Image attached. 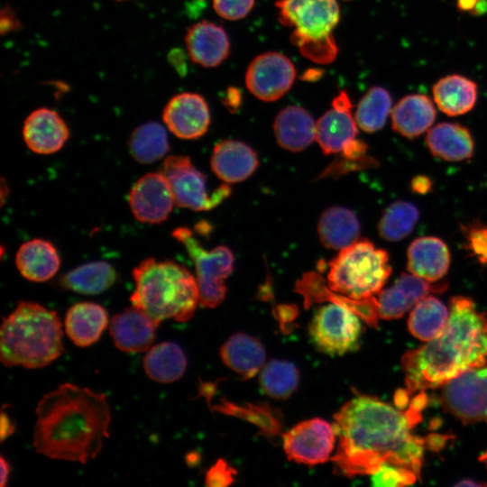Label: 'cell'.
Wrapping results in <instances>:
<instances>
[{"instance_id": "6da1fadb", "label": "cell", "mask_w": 487, "mask_h": 487, "mask_svg": "<svg viewBox=\"0 0 487 487\" xmlns=\"http://www.w3.org/2000/svg\"><path fill=\"white\" fill-rule=\"evenodd\" d=\"M421 391L405 411L372 396L358 395L334 416L338 444L332 461L345 476L371 475L383 464L414 472L420 478L427 439L413 434L426 404Z\"/></svg>"}, {"instance_id": "7a4b0ae2", "label": "cell", "mask_w": 487, "mask_h": 487, "mask_svg": "<svg viewBox=\"0 0 487 487\" xmlns=\"http://www.w3.org/2000/svg\"><path fill=\"white\" fill-rule=\"evenodd\" d=\"M32 446L51 459L86 464L109 437L110 408L106 395L63 383L37 403Z\"/></svg>"}, {"instance_id": "3957f363", "label": "cell", "mask_w": 487, "mask_h": 487, "mask_svg": "<svg viewBox=\"0 0 487 487\" xmlns=\"http://www.w3.org/2000/svg\"><path fill=\"white\" fill-rule=\"evenodd\" d=\"M406 392L440 388L464 372L487 364V316L464 296L451 299L442 333L402 357Z\"/></svg>"}, {"instance_id": "277c9868", "label": "cell", "mask_w": 487, "mask_h": 487, "mask_svg": "<svg viewBox=\"0 0 487 487\" xmlns=\"http://www.w3.org/2000/svg\"><path fill=\"white\" fill-rule=\"evenodd\" d=\"M62 335L55 311L35 302L20 301L1 326V363L7 367L42 368L61 355Z\"/></svg>"}, {"instance_id": "5b68a950", "label": "cell", "mask_w": 487, "mask_h": 487, "mask_svg": "<svg viewBox=\"0 0 487 487\" xmlns=\"http://www.w3.org/2000/svg\"><path fill=\"white\" fill-rule=\"evenodd\" d=\"M134 290L130 297L159 326L165 319L188 321L199 304L197 279L172 261L148 258L133 271Z\"/></svg>"}, {"instance_id": "8992f818", "label": "cell", "mask_w": 487, "mask_h": 487, "mask_svg": "<svg viewBox=\"0 0 487 487\" xmlns=\"http://www.w3.org/2000/svg\"><path fill=\"white\" fill-rule=\"evenodd\" d=\"M391 274L387 252L368 240H357L329 262L327 282L336 293L366 299L381 290Z\"/></svg>"}, {"instance_id": "52a82bcc", "label": "cell", "mask_w": 487, "mask_h": 487, "mask_svg": "<svg viewBox=\"0 0 487 487\" xmlns=\"http://www.w3.org/2000/svg\"><path fill=\"white\" fill-rule=\"evenodd\" d=\"M279 19L294 27L291 42L300 51L335 45L333 31L340 19L336 0H278Z\"/></svg>"}, {"instance_id": "ba28073f", "label": "cell", "mask_w": 487, "mask_h": 487, "mask_svg": "<svg viewBox=\"0 0 487 487\" xmlns=\"http://www.w3.org/2000/svg\"><path fill=\"white\" fill-rule=\"evenodd\" d=\"M172 235L184 245L194 262L199 289V305L207 308L217 307L225 299V280L234 269V257L232 251L225 245L210 251L205 250L186 227L175 229Z\"/></svg>"}, {"instance_id": "9c48e42d", "label": "cell", "mask_w": 487, "mask_h": 487, "mask_svg": "<svg viewBox=\"0 0 487 487\" xmlns=\"http://www.w3.org/2000/svg\"><path fill=\"white\" fill-rule=\"evenodd\" d=\"M362 330V323L355 312L333 302L316 309L308 326L310 340L315 347L332 356L355 350Z\"/></svg>"}, {"instance_id": "30bf717a", "label": "cell", "mask_w": 487, "mask_h": 487, "mask_svg": "<svg viewBox=\"0 0 487 487\" xmlns=\"http://www.w3.org/2000/svg\"><path fill=\"white\" fill-rule=\"evenodd\" d=\"M161 172L171 188L175 205L196 211L209 210L230 195L227 185L220 186L208 196L205 175L183 155H172L165 159Z\"/></svg>"}, {"instance_id": "8fae6325", "label": "cell", "mask_w": 487, "mask_h": 487, "mask_svg": "<svg viewBox=\"0 0 487 487\" xmlns=\"http://www.w3.org/2000/svg\"><path fill=\"white\" fill-rule=\"evenodd\" d=\"M440 388L443 408L464 424L487 420V364L469 369Z\"/></svg>"}, {"instance_id": "7c38bea8", "label": "cell", "mask_w": 487, "mask_h": 487, "mask_svg": "<svg viewBox=\"0 0 487 487\" xmlns=\"http://www.w3.org/2000/svg\"><path fill=\"white\" fill-rule=\"evenodd\" d=\"M335 437L333 424L314 418L298 423L284 433L283 449L289 460L301 464L316 465L331 458Z\"/></svg>"}, {"instance_id": "4fadbf2b", "label": "cell", "mask_w": 487, "mask_h": 487, "mask_svg": "<svg viewBox=\"0 0 487 487\" xmlns=\"http://www.w3.org/2000/svg\"><path fill=\"white\" fill-rule=\"evenodd\" d=\"M296 69L291 60L279 52H265L248 66L245 83L257 98L271 102L287 93L294 83Z\"/></svg>"}, {"instance_id": "5bb4252c", "label": "cell", "mask_w": 487, "mask_h": 487, "mask_svg": "<svg viewBox=\"0 0 487 487\" xmlns=\"http://www.w3.org/2000/svg\"><path fill=\"white\" fill-rule=\"evenodd\" d=\"M128 202L134 217L147 224L165 221L175 205L170 184L161 171L141 177L132 188Z\"/></svg>"}, {"instance_id": "9a60e30c", "label": "cell", "mask_w": 487, "mask_h": 487, "mask_svg": "<svg viewBox=\"0 0 487 487\" xmlns=\"http://www.w3.org/2000/svg\"><path fill=\"white\" fill-rule=\"evenodd\" d=\"M162 120L177 137L193 140L207 133L210 124V113L207 103L201 95L182 92L168 101L162 112Z\"/></svg>"}, {"instance_id": "2e32d148", "label": "cell", "mask_w": 487, "mask_h": 487, "mask_svg": "<svg viewBox=\"0 0 487 487\" xmlns=\"http://www.w3.org/2000/svg\"><path fill=\"white\" fill-rule=\"evenodd\" d=\"M434 283L410 272L401 273L391 287L379 292V317L385 320L400 318L429 293L442 292L446 289L445 283Z\"/></svg>"}, {"instance_id": "e0dca14e", "label": "cell", "mask_w": 487, "mask_h": 487, "mask_svg": "<svg viewBox=\"0 0 487 487\" xmlns=\"http://www.w3.org/2000/svg\"><path fill=\"white\" fill-rule=\"evenodd\" d=\"M352 103L346 91L332 101V108L317 122L316 139L325 154L338 153L357 135V124L352 115Z\"/></svg>"}, {"instance_id": "ac0fdd59", "label": "cell", "mask_w": 487, "mask_h": 487, "mask_svg": "<svg viewBox=\"0 0 487 487\" xmlns=\"http://www.w3.org/2000/svg\"><path fill=\"white\" fill-rule=\"evenodd\" d=\"M23 137L26 146L38 154L59 152L69 137V129L55 110L41 107L24 120Z\"/></svg>"}, {"instance_id": "d6986e66", "label": "cell", "mask_w": 487, "mask_h": 487, "mask_svg": "<svg viewBox=\"0 0 487 487\" xmlns=\"http://www.w3.org/2000/svg\"><path fill=\"white\" fill-rule=\"evenodd\" d=\"M158 326L147 314L132 306L112 317L109 332L117 349L136 354L151 348Z\"/></svg>"}, {"instance_id": "ffe728a7", "label": "cell", "mask_w": 487, "mask_h": 487, "mask_svg": "<svg viewBox=\"0 0 487 487\" xmlns=\"http://www.w3.org/2000/svg\"><path fill=\"white\" fill-rule=\"evenodd\" d=\"M185 43L190 60L205 68L218 66L230 51L229 39L224 28L208 21L191 25L186 32Z\"/></svg>"}, {"instance_id": "44dd1931", "label": "cell", "mask_w": 487, "mask_h": 487, "mask_svg": "<svg viewBox=\"0 0 487 487\" xmlns=\"http://www.w3.org/2000/svg\"><path fill=\"white\" fill-rule=\"evenodd\" d=\"M295 291L303 297L306 308L314 303L329 301L351 308L371 326L377 323L379 316L375 298L353 299L336 293L326 285L323 277L316 271L305 272L302 278L296 281Z\"/></svg>"}, {"instance_id": "7402d4cb", "label": "cell", "mask_w": 487, "mask_h": 487, "mask_svg": "<svg viewBox=\"0 0 487 487\" xmlns=\"http://www.w3.org/2000/svg\"><path fill=\"white\" fill-rule=\"evenodd\" d=\"M451 254L446 243L438 237L416 238L407 251V268L413 275L436 282L448 271Z\"/></svg>"}, {"instance_id": "603a6c76", "label": "cell", "mask_w": 487, "mask_h": 487, "mask_svg": "<svg viewBox=\"0 0 487 487\" xmlns=\"http://www.w3.org/2000/svg\"><path fill=\"white\" fill-rule=\"evenodd\" d=\"M256 152L246 143L225 140L216 145L210 160L213 172L226 183L240 182L257 169Z\"/></svg>"}, {"instance_id": "cb8c5ba5", "label": "cell", "mask_w": 487, "mask_h": 487, "mask_svg": "<svg viewBox=\"0 0 487 487\" xmlns=\"http://www.w3.org/2000/svg\"><path fill=\"white\" fill-rule=\"evenodd\" d=\"M273 130L278 144L291 152L308 148L317 136L314 118L298 106L283 108L275 118Z\"/></svg>"}, {"instance_id": "d4e9b609", "label": "cell", "mask_w": 487, "mask_h": 487, "mask_svg": "<svg viewBox=\"0 0 487 487\" xmlns=\"http://www.w3.org/2000/svg\"><path fill=\"white\" fill-rule=\"evenodd\" d=\"M106 310L94 302H78L66 314L64 326L69 338L79 347L95 344L108 325Z\"/></svg>"}, {"instance_id": "484cf974", "label": "cell", "mask_w": 487, "mask_h": 487, "mask_svg": "<svg viewBox=\"0 0 487 487\" xmlns=\"http://www.w3.org/2000/svg\"><path fill=\"white\" fill-rule=\"evenodd\" d=\"M436 115L429 97L422 94L409 95L391 110L392 129L404 137L416 138L430 129Z\"/></svg>"}, {"instance_id": "4316f807", "label": "cell", "mask_w": 487, "mask_h": 487, "mask_svg": "<svg viewBox=\"0 0 487 487\" xmlns=\"http://www.w3.org/2000/svg\"><path fill=\"white\" fill-rule=\"evenodd\" d=\"M15 265L26 280L42 282L56 274L60 266V258L51 242L35 238L19 247Z\"/></svg>"}, {"instance_id": "83f0119b", "label": "cell", "mask_w": 487, "mask_h": 487, "mask_svg": "<svg viewBox=\"0 0 487 487\" xmlns=\"http://www.w3.org/2000/svg\"><path fill=\"white\" fill-rule=\"evenodd\" d=\"M220 356L229 369L248 380L262 369L266 353L258 339L244 333H236L222 345Z\"/></svg>"}, {"instance_id": "f1b7e54d", "label": "cell", "mask_w": 487, "mask_h": 487, "mask_svg": "<svg viewBox=\"0 0 487 487\" xmlns=\"http://www.w3.org/2000/svg\"><path fill=\"white\" fill-rule=\"evenodd\" d=\"M426 143L434 156L447 161L467 160L474 150L470 131L456 123H441L430 128Z\"/></svg>"}, {"instance_id": "f546056e", "label": "cell", "mask_w": 487, "mask_h": 487, "mask_svg": "<svg viewBox=\"0 0 487 487\" xmlns=\"http://www.w3.org/2000/svg\"><path fill=\"white\" fill-rule=\"evenodd\" d=\"M317 234L325 247L342 250L358 240L360 223L352 210L343 207H332L320 216Z\"/></svg>"}, {"instance_id": "4dcf8cb0", "label": "cell", "mask_w": 487, "mask_h": 487, "mask_svg": "<svg viewBox=\"0 0 487 487\" xmlns=\"http://www.w3.org/2000/svg\"><path fill=\"white\" fill-rule=\"evenodd\" d=\"M433 96L438 108L449 116L464 115L475 105L477 86L460 75L440 78L433 87Z\"/></svg>"}, {"instance_id": "1f68e13d", "label": "cell", "mask_w": 487, "mask_h": 487, "mask_svg": "<svg viewBox=\"0 0 487 487\" xmlns=\"http://www.w3.org/2000/svg\"><path fill=\"white\" fill-rule=\"evenodd\" d=\"M187 368V357L176 343L162 342L151 347L143 358L147 376L160 383H170L180 379Z\"/></svg>"}, {"instance_id": "d6a6232c", "label": "cell", "mask_w": 487, "mask_h": 487, "mask_svg": "<svg viewBox=\"0 0 487 487\" xmlns=\"http://www.w3.org/2000/svg\"><path fill=\"white\" fill-rule=\"evenodd\" d=\"M116 278V271L109 262L96 261L78 266L63 274L60 284L77 293L97 295L107 290Z\"/></svg>"}, {"instance_id": "836d02e7", "label": "cell", "mask_w": 487, "mask_h": 487, "mask_svg": "<svg viewBox=\"0 0 487 487\" xmlns=\"http://www.w3.org/2000/svg\"><path fill=\"white\" fill-rule=\"evenodd\" d=\"M448 318L447 307L437 298L427 295L412 308L408 327L413 336L428 342L442 333Z\"/></svg>"}, {"instance_id": "e575fe53", "label": "cell", "mask_w": 487, "mask_h": 487, "mask_svg": "<svg viewBox=\"0 0 487 487\" xmlns=\"http://www.w3.org/2000/svg\"><path fill=\"white\" fill-rule=\"evenodd\" d=\"M131 155L143 164L161 159L169 151L165 128L156 122H148L136 127L128 142Z\"/></svg>"}, {"instance_id": "d590c367", "label": "cell", "mask_w": 487, "mask_h": 487, "mask_svg": "<svg viewBox=\"0 0 487 487\" xmlns=\"http://www.w3.org/2000/svg\"><path fill=\"white\" fill-rule=\"evenodd\" d=\"M299 382L298 368L285 360H271L262 369L260 384L266 395L275 400H287Z\"/></svg>"}, {"instance_id": "8d00e7d4", "label": "cell", "mask_w": 487, "mask_h": 487, "mask_svg": "<svg viewBox=\"0 0 487 487\" xmlns=\"http://www.w3.org/2000/svg\"><path fill=\"white\" fill-rule=\"evenodd\" d=\"M419 215L418 208L410 202H393L384 211L378 224L380 236L390 242L406 238L413 231Z\"/></svg>"}, {"instance_id": "74e56055", "label": "cell", "mask_w": 487, "mask_h": 487, "mask_svg": "<svg viewBox=\"0 0 487 487\" xmlns=\"http://www.w3.org/2000/svg\"><path fill=\"white\" fill-rule=\"evenodd\" d=\"M391 107L390 93L381 87H372L360 100L354 119L363 131L374 133L384 126Z\"/></svg>"}, {"instance_id": "f35d334b", "label": "cell", "mask_w": 487, "mask_h": 487, "mask_svg": "<svg viewBox=\"0 0 487 487\" xmlns=\"http://www.w3.org/2000/svg\"><path fill=\"white\" fill-rule=\"evenodd\" d=\"M418 478V476L414 472L391 464H383L371 474L373 486H405L415 482Z\"/></svg>"}, {"instance_id": "ab89813d", "label": "cell", "mask_w": 487, "mask_h": 487, "mask_svg": "<svg viewBox=\"0 0 487 487\" xmlns=\"http://www.w3.org/2000/svg\"><path fill=\"white\" fill-rule=\"evenodd\" d=\"M465 239L464 247L471 256L487 265V225L479 222L470 223L462 227Z\"/></svg>"}, {"instance_id": "60d3db41", "label": "cell", "mask_w": 487, "mask_h": 487, "mask_svg": "<svg viewBox=\"0 0 487 487\" xmlns=\"http://www.w3.org/2000/svg\"><path fill=\"white\" fill-rule=\"evenodd\" d=\"M254 5V0H213L216 13L226 20L245 17Z\"/></svg>"}, {"instance_id": "b9f144b4", "label": "cell", "mask_w": 487, "mask_h": 487, "mask_svg": "<svg viewBox=\"0 0 487 487\" xmlns=\"http://www.w3.org/2000/svg\"><path fill=\"white\" fill-rule=\"evenodd\" d=\"M235 471L225 461L218 460L207 472L206 484L207 486H227L234 481Z\"/></svg>"}, {"instance_id": "7bdbcfd3", "label": "cell", "mask_w": 487, "mask_h": 487, "mask_svg": "<svg viewBox=\"0 0 487 487\" xmlns=\"http://www.w3.org/2000/svg\"><path fill=\"white\" fill-rule=\"evenodd\" d=\"M22 28V22L16 15V12L8 5L1 10L0 32L1 34L19 31Z\"/></svg>"}, {"instance_id": "ee69618b", "label": "cell", "mask_w": 487, "mask_h": 487, "mask_svg": "<svg viewBox=\"0 0 487 487\" xmlns=\"http://www.w3.org/2000/svg\"><path fill=\"white\" fill-rule=\"evenodd\" d=\"M223 97V104L231 112H235L242 104V92L235 87H229Z\"/></svg>"}, {"instance_id": "f6af8a7d", "label": "cell", "mask_w": 487, "mask_h": 487, "mask_svg": "<svg viewBox=\"0 0 487 487\" xmlns=\"http://www.w3.org/2000/svg\"><path fill=\"white\" fill-rule=\"evenodd\" d=\"M168 60L180 75H185L187 72L186 56L181 50H171L168 54Z\"/></svg>"}, {"instance_id": "bcb514c9", "label": "cell", "mask_w": 487, "mask_h": 487, "mask_svg": "<svg viewBox=\"0 0 487 487\" xmlns=\"http://www.w3.org/2000/svg\"><path fill=\"white\" fill-rule=\"evenodd\" d=\"M432 188L431 180L426 176H416L411 180V189L418 194H426Z\"/></svg>"}, {"instance_id": "7dc6e473", "label": "cell", "mask_w": 487, "mask_h": 487, "mask_svg": "<svg viewBox=\"0 0 487 487\" xmlns=\"http://www.w3.org/2000/svg\"><path fill=\"white\" fill-rule=\"evenodd\" d=\"M1 422V439L4 440L14 432V427L4 411L2 412Z\"/></svg>"}, {"instance_id": "c3c4849f", "label": "cell", "mask_w": 487, "mask_h": 487, "mask_svg": "<svg viewBox=\"0 0 487 487\" xmlns=\"http://www.w3.org/2000/svg\"><path fill=\"white\" fill-rule=\"evenodd\" d=\"M1 487H5L8 482L9 479V473H10V465L8 461L4 457L1 456Z\"/></svg>"}, {"instance_id": "681fc988", "label": "cell", "mask_w": 487, "mask_h": 487, "mask_svg": "<svg viewBox=\"0 0 487 487\" xmlns=\"http://www.w3.org/2000/svg\"><path fill=\"white\" fill-rule=\"evenodd\" d=\"M324 74V70L319 69H308L303 75L302 79L306 81H316L319 79Z\"/></svg>"}, {"instance_id": "f907efd6", "label": "cell", "mask_w": 487, "mask_h": 487, "mask_svg": "<svg viewBox=\"0 0 487 487\" xmlns=\"http://www.w3.org/2000/svg\"><path fill=\"white\" fill-rule=\"evenodd\" d=\"M479 0H457V7L464 12L473 14Z\"/></svg>"}, {"instance_id": "816d5d0a", "label": "cell", "mask_w": 487, "mask_h": 487, "mask_svg": "<svg viewBox=\"0 0 487 487\" xmlns=\"http://www.w3.org/2000/svg\"><path fill=\"white\" fill-rule=\"evenodd\" d=\"M482 485H484V484L474 482L473 480H464L455 484V486H482Z\"/></svg>"}, {"instance_id": "f5cc1de1", "label": "cell", "mask_w": 487, "mask_h": 487, "mask_svg": "<svg viewBox=\"0 0 487 487\" xmlns=\"http://www.w3.org/2000/svg\"><path fill=\"white\" fill-rule=\"evenodd\" d=\"M480 461H482V463L485 464L486 465V468H487V451L485 453H483L481 456H480Z\"/></svg>"}, {"instance_id": "db71d44e", "label": "cell", "mask_w": 487, "mask_h": 487, "mask_svg": "<svg viewBox=\"0 0 487 487\" xmlns=\"http://www.w3.org/2000/svg\"><path fill=\"white\" fill-rule=\"evenodd\" d=\"M115 1H119V2H122V1H127V0H115Z\"/></svg>"}]
</instances>
